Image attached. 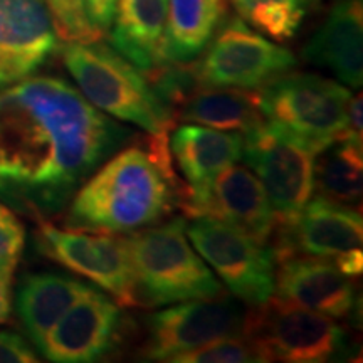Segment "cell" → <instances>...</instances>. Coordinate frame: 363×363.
I'll return each mask as SVG.
<instances>
[{
    "mask_svg": "<svg viewBox=\"0 0 363 363\" xmlns=\"http://www.w3.org/2000/svg\"><path fill=\"white\" fill-rule=\"evenodd\" d=\"M130 138L62 78L0 88V202L38 220L56 216Z\"/></svg>",
    "mask_w": 363,
    "mask_h": 363,
    "instance_id": "cell-1",
    "label": "cell"
},
{
    "mask_svg": "<svg viewBox=\"0 0 363 363\" xmlns=\"http://www.w3.org/2000/svg\"><path fill=\"white\" fill-rule=\"evenodd\" d=\"M174 199L169 138H152L148 148H126L88 177L69 203L65 227L131 234L163 219Z\"/></svg>",
    "mask_w": 363,
    "mask_h": 363,
    "instance_id": "cell-2",
    "label": "cell"
},
{
    "mask_svg": "<svg viewBox=\"0 0 363 363\" xmlns=\"http://www.w3.org/2000/svg\"><path fill=\"white\" fill-rule=\"evenodd\" d=\"M182 217L131 233L128 247L133 305L165 306L222 294L214 271L195 252Z\"/></svg>",
    "mask_w": 363,
    "mask_h": 363,
    "instance_id": "cell-3",
    "label": "cell"
},
{
    "mask_svg": "<svg viewBox=\"0 0 363 363\" xmlns=\"http://www.w3.org/2000/svg\"><path fill=\"white\" fill-rule=\"evenodd\" d=\"M61 56L83 96L99 111L143 128L152 138H169L174 113L158 98L147 74L115 49L99 40L67 43Z\"/></svg>",
    "mask_w": 363,
    "mask_h": 363,
    "instance_id": "cell-4",
    "label": "cell"
},
{
    "mask_svg": "<svg viewBox=\"0 0 363 363\" xmlns=\"http://www.w3.org/2000/svg\"><path fill=\"white\" fill-rule=\"evenodd\" d=\"M259 89L262 118L291 131L316 153L347 130L352 93L340 81L310 72H284Z\"/></svg>",
    "mask_w": 363,
    "mask_h": 363,
    "instance_id": "cell-5",
    "label": "cell"
},
{
    "mask_svg": "<svg viewBox=\"0 0 363 363\" xmlns=\"http://www.w3.org/2000/svg\"><path fill=\"white\" fill-rule=\"evenodd\" d=\"M242 335L262 362L323 363L343 360L348 340L333 318L281 296H271L244 318Z\"/></svg>",
    "mask_w": 363,
    "mask_h": 363,
    "instance_id": "cell-6",
    "label": "cell"
},
{
    "mask_svg": "<svg viewBox=\"0 0 363 363\" xmlns=\"http://www.w3.org/2000/svg\"><path fill=\"white\" fill-rule=\"evenodd\" d=\"M242 136V160L261 180L276 222L291 225L315 190L316 152L291 131L267 120Z\"/></svg>",
    "mask_w": 363,
    "mask_h": 363,
    "instance_id": "cell-7",
    "label": "cell"
},
{
    "mask_svg": "<svg viewBox=\"0 0 363 363\" xmlns=\"http://www.w3.org/2000/svg\"><path fill=\"white\" fill-rule=\"evenodd\" d=\"M185 233L235 298L257 306L274 294V254L251 235L214 217H194Z\"/></svg>",
    "mask_w": 363,
    "mask_h": 363,
    "instance_id": "cell-8",
    "label": "cell"
},
{
    "mask_svg": "<svg viewBox=\"0 0 363 363\" xmlns=\"http://www.w3.org/2000/svg\"><path fill=\"white\" fill-rule=\"evenodd\" d=\"M207 48L194 65L199 84L206 88L259 89L296 66L291 51L257 34L242 19L219 26Z\"/></svg>",
    "mask_w": 363,
    "mask_h": 363,
    "instance_id": "cell-9",
    "label": "cell"
},
{
    "mask_svg": "<svg viewBox=\"0 0 363 363\" xmlns=\"http://www.w3.org/2000/svg\"><path fill=\"white\" fill-rule=\"evenodd\" d=\"M244 318L242 306L222 294L184 301L148 316L142 355L147 360L174 362L214 340L240 335Z\"/></svg>",
    "mask_w": 363,
    "mask_h": 363,
    "instance_id": "cell-10",
    "label": "cell"
},
{
    "mask_svg": "<svg viewBox=\"0 0 363 363\" xmlns=\"http://www.w3.org/2000/svg\"><path fill=\"white\" fill-rule=\"evenodd\" d=\"M35 246L45 257L106 289L120 305L133 306V283L125 238L59 229L49 222L39 220Z\"/></svg>",
    "mask_w": 363,
    "mask_h": 363,
    "instance_id": "cell-11",
    "label": "cell"
},
{
    "mask_svg": "<svg viewBox=\"0 0 363 363\" xmlns=\"http://www.w3.org/2000/svg\"><path fill=\"white\" fill-rule=\"evenodd\" d=\"M189 217H214L266 244L274 233L276 216L261 180L242 165L219 172L206 187L187 190L182 202Z\"/></svg>",
    "mask_w": 363,
    "mask_h": 363,
    "instance_id": "cell-12",
    "label": "cell"
},
{
    "mask_svg": "<svg viewBox=\"0 0 363 363\" xmlns=\"http://www.w3.org/2000/svg\"><path fill=\"white\" fill-rule=\"evenodd\" d=\"M120 331V306L89 288L54 325L39 352L57 363L99 362L115 350Z\"/></svg>",
    "mask_w": 363,
    "mask_h": 363,
    "instance_id": "cell-13",
    "label": "cell"
},
{
    "mask_svg": "<svg viewBox=\"0 0 363 363\" xmlns=\"http://www.w3.org/2000/svg\"><path fill=\"white\" fill-rule=\"evenodd\" d=\"M57 49L45 0H0V88L35 74Z\"/></svg>",
    "mask_w": 363,
    "mask_h": 363,
    "instance_id": "cell-14",
    "label": "cell"
},
{
    "mask_svg": "<svg viewBox=\"0 0 363 363\" xmlns=\"http://www.w3.org/2000/svg\"><path fill=\"white\" fill-rule=\"evenodd\" d=\"M274 259L289 254L318 257H338L353 249H362L363 222L360 212L330 199H310L296 220L283 227Z\"/></svg>",
    "mask_w": 363,
    "mask_h": 363,
    "instance_id": "cell-15",
    "label": "cell"
},
{
    "mask_svg": "<svg viewBox=\"0 0 363 363\" xmlns=\"http://www.w3.org/2000/svg\"><path fill=\"white\" fill-rule=\"evenodd\" d=\"M278 296L321 315L342 320L355 308V284L330 257L289 254L274 272Z\"/></svg>",
    "mask_w": 363,
    "mask_h": 363,
    "instance_id": "cell-16",
    "label": "cell"
},
{
    "mask_svg": "<svg viewBox=\"0 0 363 363\" xmlns=\"http://www.w3.org/2000/svg\"><path fill=\"white\" fill-rule=\"evenodd\" d=\"M301 56L311 65L333 72L342 84L360 88L363 81L362 0H340L308 40Z\"/></svg>",
    "mask_w": 363,
    "mask_h": 363,
    "instance_id": "cell-17",
    "label": "cell"
},
{
    "mask_svg": "<svg viewBox=\"0 0 363 363\" xmlns=\"http://www.w3.org/2000/svg\"><path fill=\"white\" fill-rule=\"evenodd\" d=\"M169 0H118L110 44L126 61L150 72L165 65V22Z\"/></svg>",
    "mask_w": 363,
    "mask_h": 363,
    "instance_id": "cell-18",
    "label": "cell"
},
{
    "mask_svg": "<svg viewBox=\"0 0 363 363\" xmlns=\"http://www.w3.org/2000/svg\"><path fill=\"white\" fill-rule=\"evenodd\" d=\"M244 136L240 131H224L187 123L174 131L170 148L189 190L206 187L214 177L242 158Z\"/></svg>",
    "mask_w": 363,
    "mask_h": 363,
    "instance_id": "cell-19",
    "label": "cell"
},
{
    "mask_svg": "<svg viewBox=\"0 0 363 363\" xmlns=\"http://www.w3.org/2000/svg\"><path fill=\"white\" fill-rule=\"evenodd\" d=\"M91 286L61 272L27 274L17 289V315L35 347H43L49 331Z\"/></svg>",
    "mask_w": 363,
    "mask_h": 363,
    "instance_id": "cell-20",
    "label": "cell"
},
{
    "mask_svg": "<svg viewBox=\"0 0 363 363\" xmlns=\"http://www.w3.org/2000/svg\"><path fill=\"white\" fill-rule=\"evenodd\" d=\"M224 12V0H169L163 44L165 61L194 62L214 38Z\"/></svg>",
    "mask_w": 363,
    "mask_h": 363,
    "instance_id": "cell-21",
    "label": "cell"
},
{
    "mask_svg": "<svg viewBox=\"0 0 363 363\" xmlns=\"http://www.w3.org/2000/svg\"><path fill=\"white\" fill-rule=\"evenodd\" d=\"M179 111V116L187 123L240 133H246L264 120L259 111L257 93L247 89L201 86L185 99Z\"/></svg>",
    "mask_w": 363,
    "mask_h": 363,
    "instance_id": "cell-22",
    "label": "cell"
},
{
    "mask_svg": "<svg viewBox=\"0 0 363 363\" xmlns=\"http://www.w3.org/2000/svg\"><path fill=\"white\" fill-rule=\"evenodd\" d=\"M363 145L338 138L315 155V187L321 197L355 207L362 201Z\"/></svg>",
    "mask_w": 363,
    "mask_h": 363,
    "instance_id": "cell-23",
    "label": "cell"
},
{
    "mask_svg": "<svg viewBox=\"0 0 363 363\" xmlns=\"http://www.w3.org/2000/svg\"><path fill=\"white\" fill-rule=\"evenodd\" d=\"M233 4L254 29L278 43H286L296 35L310 0H233Z\"/></svg>",
    "mask_w": 363,
    "mask_h": 363,
    "instance_id": "cell-24",
    "label": "cell"
},
{
    "mask_svg": "<svg viewBox=\"0 0 363 363\" xmlns=\"http://www.w3.org/2000/svg\"><path fill=\"white\" fill-rule=\"evenodd\" d=\"M177 363H259L262 357L251 340L242 333L234 337L214 340V342L195 348L192 352L177 357Z\"/></svg>",
    "mask_w": 363,
    "mask_h": 363,
    "instance_id": "cell-25",
    "label": "cell"
},
{
    "mask_svg": "<svg viewBox=\"0 0 363 363\" xmlns=\"http://www.w3.org/2000/svg\"><path fill=\"white\" fill-rule=\"evenodd\" d=\"M45 4L52 13L57 34L66 43H94L101 38L88 19L83 0H45Z\"/></svg>",
    "mask_w": 363,
    "mask_h": 363,
    "instance_id": "cell-26",
    "label": "cell"
},
{
    "mask_svg": "<svg viewBox=\"0 0 363 363\" xmlns=\"http://www.w3.org/2000/svg\"><path fill=\"white\" fill-rule=\"evenodd\" d=\"M26 244L24 224L11 207L0 202V276L12 281Z\"/></svg>",
    "mask_w": 363,
    "mask_h": 363,
    "instance_id": "cell-27",
    "label": "cell"
},
{
    "mask_svg": "<svg viewBox=\"0 0 363 363\" xmlns=\"http://www.w3.org/2000/svg\"><path fill=\"white\" fill-rule=\"evenodd\" d=\"M38 362L30 345L21 335L0 330V363Z\"/></svg>",
    "mask_w": 363,
    "mask_h": 363,
    "instance_id": "cell-28",
    "label": "cell"
},
{
    "mask_svg": "<svg viewBox=\"0 0 363 363\" xmlns=\"http://www.w3.org/2000/svg\"><path fill=\"white\" fill-rule=\"evenodd\" d=\"M88 19L99 34H104L111 27L118 0H83Z\"/></svg>",
    "mask_w": 363,
    "mask_h": 363,
    "instance_id": "cell-29",
    "label": "cell"
},
{
    "mask_svg": "<svg viewBox=\"0 0 363 363\" xmlns=\"http://www.w3.org/2000/svg\"><path fill=\"white\" fill-rule=\"evenodd\" d=\"M362 131V94H358L357 98L352 96L350 104H348V123L342 138L350 140L353 143L363 145Z\"/></svg>",
    "mask_w": 363,
    "mask_h": 363,
    "instance_id": "cell-30",
    "label": "cell"
},
{
    "mask_svg": "<svg viewBox=\"0 0 363 363\" xmlns=\"http://www.w3.org/2000/svg\"><path fill=\"white\" fill-rule=\"evenodd\" d=\"M335 266L348 278H357L363 271V252L362 249H353L350 252H345L342 256L335 257Z\"/></svg>",
    "mask_w": 363,
    "mask_h": 363,
    "instance_id": "cell-31",
    "label": "cell"
},
{
    "mask_svg": "<svg viewBox=\"0 0 363 363\" xmlns=\"http://www.w3.org/2000/svg\"><path fill=\"white\" fill-rule=\"evenodd\" d=\"M12 313V281L0 276V325L7 323Z\"/></svg>",
    "mask_w": 363,
    "mask_h": 363,
    "instance_id": "cell-32",
    "label": "cell"
}]
</instances>
